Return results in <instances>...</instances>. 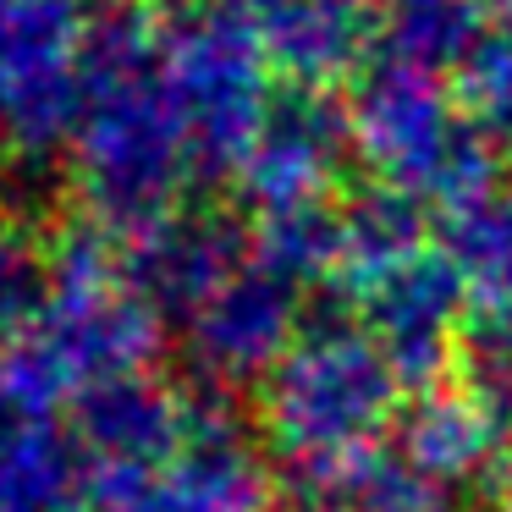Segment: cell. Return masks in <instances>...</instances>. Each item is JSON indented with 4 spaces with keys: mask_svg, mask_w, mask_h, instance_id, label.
<instances>
[{
    "mask_svg": "<svg viewBox=\"0 0 512 512\" xmlns=\"http://www.w3.org/2000/svg\"><path fill=\"white\" fill-rule=\"evenodd\" d=\"M193 149L160 67V6L100 0L83 39V116L72 133V182L105 232L133 237L177 215Z\"/></svg>",
    "mask_w": 512,
    "mask_h": 512,
    "instance_id": "cell-1",
    "label": "cell"
},
{
    "mask_svg": "<svg viewBox=\"0 0 512 512\" xmlns=\"http://www.w3.org/2000/svg\"><path fill=\"white\" fill-rule=\"evenodd\" d=\"M160 67L193 166L210 177H237L276 105V67L254 0H160Z\"/></svg>",
    "mask_w": 512,
    "mask_h": 512,
    "instance_id": "cell-2",
    "label": "cell"
},
{
    "mask_svg": "<svg viewBox=\"0 0 512 512\" xmlns=\"http://www.w3.org/2000/svg\"><path fill=\"white\" fill-rule=\"evenodd\" d=\"M347 122H353V155L375 171V182H391L419 204H435L441 215L474 204L501 182L496 144L468 127L457 100L430 72L369 56L347 100Z\"/></svg>",
    "mask_w": 512,
    "mask_h": 512,
    "instance_id": "cell-3",
    "label": "cell"
},
{
    "mask_svg": "<svg viewBox=\"0 0 512 512\" xmlns=\"http://www.w3.org/2000/svg\"><path fill=\"white\" fill-rule=\"evenodd\" d=\"M402 380L364 325H314L265 380V435L287 463H336L380 446Z\"/></svg>",
    "mask_w": 512,
    "mask_h": 512,
    "instance_id": "cell-4",
    "label": "cell"
},
{
    "mask_svg": "<svg viewBox=\"0 0 512 512\" xmlns=\"http://www.w3.org/2000/svg\"><path fill=\"white\" fill-rule=\"evenodd\" d=\"M39 331L89 391L105 380L149 375L166 347V314L133 287L122 237L89 221L50 243V298L39 309Z\"/></svg>",
    "mask_w": 512,
    "mask_h": 512,
    "instance_id": "cell-5",
    "label": "cell"
},
{
    "mask_svg": "<svg viewBox=\"0 0 512 512\" xmlns=\"http://www.w3.org/2000/svg\"><path fill=\"white\" fill-rule=\"evenodd\" d=\"M83 39V0H0V133L28 155H50L78 133Z\"/></svg>",
    "mask_w": 512,
    "mask_h": 512,
    "instance_id": "cell-6",
    "label": "cell"
},
{
    "mask_svg": "<svg viewBox=\"0 0 512 512\" xmlns=\"http://www.w3.org/2000/svg\"><path fill=\"white\" fill-rule=\"evenodd\" d=\"M347 155H353L347 105H336L325 89H276L265 127L237 166V193L254 215L320 204L342 182Z\"/></svg>",
    "mask_w": 512,
    "mask_h": 512,
    "instance_id": "cell-7",
    "label": "cell"
},
{
    "mask_svg": "<svg viewBox=\"0 0 512 512\" xmlns=\"http://www.w3.org/2000/svg\"><path fill=\"white\" fill-rule=\"evenodd\" d=\"M468 303L474 298H468L457 265L441 248H424L397 276L369 287L358 298V309H364V331L375 336L386 364L397 369L402 391H424L441 386L446 369L457 364V336H463Z\"/></svg>",
    "mask_w": 512,
    "mask_h": 512,
    "instance_id": "cell-8",
    "label": "cell"
},
{
    "mask_svg": "<svg viewBox=\"0 0 512 512\" xmlns=\"http://www.w3.org/2000/svg\"><path fill=\"white\" fill-rule=\"evenodd\" d=\"M298 314V287L265 270L259 259H248L232 281H221L188 314V353L199 380L226 391L248 386V380H270V369L303 336Z\"/></svg>",
    "mask_w": 512,
    "mask_h": 512,
    "instance_id": "cell-9",
    "label": "cell"
},
{
    "mask_svg": "<svg viewBox=\"0 0 512 512\" xmlns=\"http://www.w3.org/2000/svg\"><path fill=\"white\" fill-rule=\"evenodd\" d=\"M122 254H127L133 287L160 314H182L188 320L221 281H232L254 259V248H248L243 226L226 221V215L177 210L166 221L144 226V232L122 237Z\"/></svg>",
    "mask_w": 512,
    "mask_h": 512,
    "instance_id": "cell-10",
    "label": "cell"
},
{
    "mask_svg": "<svg viewBox=\"0 0 512 512\" xmlns=\"http://www.w3.org/2000/svg\"><path fill=\"white\" fill-rule=\"evenodd\" d=\"M507 435H512V419H501L468 386H446V380L413 391L397 413V452L435 490L479 485V479L501 474Z\"/></svg>",
    "mask_w": 512,
    "mask_h": 512,
    "instance_id": "cell-11",
    "label": "cell"
},
{
    "mask_svg": "<svg viewBox=\"0 0 512 512\" xmlns=\"http://www.w3.org/2000/svg\"><path fill=\"white\" fill-rule=\"evenodd\" d=\"M72 408L89 468H160L188 441V391L160 386L155 375L89 386Z\"/></svg>",
    "mask_w": 512,
    "mask_h": 512,
    "instance_id": "cell-12",
    "label": "cell"
},
{
    "mask_svg": "<svg viewBox=\"0 0 512 512\" xmlns=\"http://www.w3.org/2000/svg\"><path fill=\"white\" fill-rule=\"evenodd\" d=\"M254 12L270 67L287 78V89H331L375 56V28H364L347 0H254Z\"/></svg>",
    "mask_w": 512,
    "mask_h": 512,
    "instance_id": "cell-13",
    "label": "cell"
},
{
    "mask_svg": "<svg viewBox=\"0 0 512 512\" xmlns=\"http://www.w3.org/2000/svg\"><path fill=\"white\" fill-rule=\"evenodd\" d=\"M430 248V221L413 193L391 188V182H369V188L347 193L336 204V276L347 298H364L386 276H397L408 259Z\"/></svg>",
    "mask_w": 512,
    "mask_h": 512,
    "instance_id": "cell-14",
    "label": "cell"
},
{
    "mask_svg": "<svg viewBox=\"0 0 512 512\" xmlns=\"http://www.w3.org/2000/svg\"><path fill=\"white\" fill-rule=\"evenodd\" d=\"M89 457L56 419H0V512H78Z\"/></svg>",
    "mask_w": 512,
    "mask_h": 512,
    "instance_id": "cell-15",
    "label": "cell"
},
{
    "mask_svg": "<svg viewBox=\"0 0 512 512\" xmlns=\"http://www.w3.org/2000/svg\"><path fill=\"white\" fill-rule=\"evenodd\" d=\"M485 39V0H386L375 23V61L446 78Z\"/></svg>",
    "mask_w": 512,
    "mask_h": 512,
    "instance_id": "cell-16",
    "label": "cell"
},
{
    "mask_svg": "<svg viewBox=\"0 0 512 512\" xmlns=\"http://www.w3.org/2000/svg\"><path fill=\"white\" fill-rule=\"evenodd\" d=\"M441 254L457 265L474 303L512 309V182L441 215Z\"/></svg>",
    "mask_w": 512,
    "mask_h": 512,
    "instance_id": "cell-17",
    "label": "cell"
},
{
    "mask_svg": "<svg viewBox=\"0 0 512 512\" xmlns=\"http://www.w3.org/2000/svg\"><path fill=\"white\" fill-rule=\"evenodd\" d=\"M248 248L265 270H276L292 287L309 281H331L336 276V204H287V210H265L254 215Z\"/></svg>",
    "mask_w": 512,
    "mask_h": 512,
    "instance_id": "cell-18",
    "label": "cell"
},
{
    "mask_svg": "<svg viewBox=\"0 0 512 512\" xmlns=\"http://www.w3.org/2000/svg\"><path fill=\"white\" fill-rule=\"evenodd\" d=\"M78 397V375L56 353V342L39 331V320L0 342V419H56V408Z\"/></svg>",
    "mask_w": 512,
    "mask_h": 512,
    "instance_id": "cell-19",
    "label": "cell"
},
{
    "mask_svg": "<svg viewBox=\"0 0 512 512\" xmlns=\"http://www.w3.org/2000/svg\"><path fill=\"white\" fill-rule=\"evenodd\" d=\"M452 100L490 144H512V23L485 28L468 61L452 72Z\"/></svg>",
    "mask_w": 512,
    "mask_h": 512,
    "instance_id": "cell-20",
    "label": "cell"
},
{
    "mask_svg": "<svg viewBox=\"0 0 512 512\" xmlns=\"http://www.w3.org/2000/svg\"><path fill=\"white\" fill-rule=\"evenodd\" d=\"M50 298V248L23 221L0 215V342L39 320Z\"/></svg>",
    "mask_w": 512,
    "mask_h": 512,
    "instance_id": "cell-21",
    "label": "cell"
},
{
    "mask_svg": "<svg viewBox=\"0 0 512 512\" xmlns=\"http://www.w3.org/2000/svg\"><path fill=\"white\" fill-rule=\"evenodd\" d=\"M89 512H177L160 468H89Z\"/></svg>",
    "mask_w": 512,
    "mask_h": 512,
    "instance_id": "cell-22",
    "label": "cell"
},
{
    "mask_svg": "<svg viewBox=\"0 0 512 512\" xmlns=\"http://www.w3.org/2000/svg\"><path fill=\"white\" fill-rule=\"evenodd\" d=\"M485 12H496L501 23H512V0H485Z\"/></svg>",
    "mask_w": 512,
    "mask_h": 512,
    "instance_id": "cell-23",
    "label": "cell"
},
{
    "mask_svg": "<svg viewBox=\"0 0 512 512\" xmlns=\"http://www.w3.org/2000/svg\"><path fill=\"white\" fill-rule=\"evenodd\" d=\"M501 512H512V474H507V496H501Z\"/></svg>",
    "mask_w": 512,
    "mask_h": 512,
    "instance_id": "cell-24",
    "label": "cell"
},
{
    "mask_svg": "<svg viewBox=\"0 0 512 512\" xmlns=\"http://www.w3.org/2000/svg\"><path fill=\"white\" fill-rule=\"evenodd\" d=\"M347 6H358V12H364V6H386V0H347Z\"/></svg>",
    "mask_w": 512,
    "mask_h": 512,
    "instance_id": "cell-25",
    "label": "cell"
},
{
    "mask_svg": "<svg viewBox=\"0 0 512 512\" xmlns=\"http://www.w3.org/2000/svg\"><path fill=\"white\" fill-rule=\"evenodd\" d=\"M0 138H6V133H0Z\"/></svg>",
    "mask_w": 512,
    "mask_h": 512,
    "instance_id": "cell-26",
    "label": "cell"
}]
</instances>
